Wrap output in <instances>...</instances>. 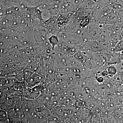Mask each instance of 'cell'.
<instances>
[{
  "label": "cell",
  "instance_id": "6da1fadb",
  "mask_svg": "<svg viewBox=\"0 0 123 123\" xmlns=\"http://www.w3.org/2000/svg\"><path fill=\"white\" fill-rule=\"evenodd\" d=\"M0 123H7L9 122L8 114L6 111L1 110L0 112Z\"/></svg>",
  "mask_w": 123,
  "mask_h": 123
}]
</instances>
